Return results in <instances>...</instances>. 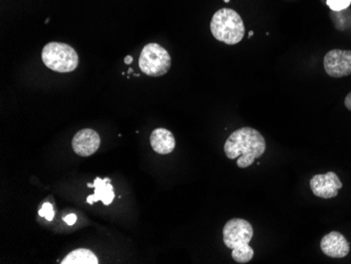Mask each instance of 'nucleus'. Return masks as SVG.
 <instances>
[{"instance_id": "f257e3e1", "label": "nucleus", "mask_w": 351, "mask_h": 264, "mask_svg": "<svg viewBox=\"0 0 351 264\" xmlns=\"http://www.w3.org/2000/svg\"><path fill=\"white\" fill-rule=\"evenodd\" d=\"M266 151V141L262 134L252 128L237 130L228 137L224 145V152L228 159H237V165L241 169L250 167L254 160L263 156Z\"/></svg>"}, {"instance_id": "f03ea898", "label": "nucleus", "mask_w": 351, "mask_h": 264, "mask_svg": "<svg viewBox=\"0 0 351 264\" xmlns=\"http://www.w3.org/2000/svg\"><path fill=\"white\" fill-rule=\"evenodd\" d=\"M254 237V228L247 220L234 218L223 228V242L232 250V257L238 263H247L254 252L250 242Z\"/></svg>"}, {"instance_id": "7ed1b4c3", "label": "nucleus", "mask_w": 351, "mask_h": 264, "mask_svg": "<svg viewBox=\"0 0 351 264\" xmlns=\"http://www.w3.org/2000/svg\"><path fill=\"white\" fill-rule=\"evenodd\" d=\"M210 32L217 40L234 45L243 39L245 27L242 17L234 10L221 9L213 16Z\"/></svg>"}, {"instance_id": "20e7f679", "label": "nucleus", "mask_w": 351, "mask_h": 264, "mask_svg": "<svg viewBox=\"0 0 351 264\" xmlns=\"http://www.w3.org/2000/svg\"><path fill=\"white\" fill-rule=\"evenodd\" d=\"M43 64L57 73H71L76 70L79 57L74 48L63 43H49L41 52Z\"/></svg>"}, {"instance_id": "39448f33", "label": "nucleus", "mask_w": 351, "mask_h": 264, "mask_svg": "<svg viewBox=\"0 0 351 264\" xmlns=\"http://www.w3.org/2000/svg\"><path fill=\"white\" fill-rule=\"evenodd\" d=\"M171 67L169 53L158 43H147L142 49L139 57L141 72L149 77H160L167 74Z\"/></svg>"}, {"instance_id": "423d86ee", "label": "nucleus", "mask_w": 351, "mask_h": 264, "mask_svg": "<svg viewBox=\"0 0 351 264\" xmlns=\"http://www.w3.org/2000/svg\"><path fill=\"white\" fill-rule=\"evenodd\" d=\"M324 69L327 75L333 78L351 75V51H329L324 57Z\"/></svg>"}, {"instance_id": "0eeeda50", "label": "nucleus", "mask_w": 351, "mask_h": 264, "mask_svg": "<svg viewBox=\"0 0 351 264\" xmlns=\"http://www.w3.org/2000/svg\"><path fill=\"white\" fill-rule=\"evenodd\" d=\"M309 184L313 195L323 199L335 198L338 196L339 190L343 188L342 181L335 172L315 175Z\"/></svg>"}, {"instance_id": "6e6552de", "label": "nucleus", "mask_w": 351, "mask_h": 264, "mask_svg": "<svg viewBox=\"0 0 351 264\" xmlns=\"http://www.w3.org/2000/svg\"><path fill=\"white\" fill-rule=\"evenodd\" d=\"M100 136L92 129H84L77 132L72 141L74 153L78 156L88 157L94 155L99 149Z\"/></svg>"}, {"instance_id": "1a4fd4ad", "label": "nucleus", "mask_w": 351, "mask_h": 264, "mask_svg": "<svg viewBox=\"0 0 351 264\" xmlns=\"http://www.w3.org/2000/svg\"><path fill=\"white\" fill-rule=\"evenodd\" d=\"M321 250L325 255L331 258L346 257L350 251V244L339 232H329L321 240Z\"/></svg>"}, {"instance_id": "9d476101", "label": "nucleus", "mask_w": 351, "mask_h": 264, "mask_svg": "<svg viewBox=\"0 0 351 264\" xmlns=\"http://www.w3.org/2000/svg\"><path fill=\"white\" fill-rule=\"evenodd\" d=\"M152 147L156 153L169 155L176 147L175 136L169 130L158 128L152 132L149 137Z\"/></svg>"}, {"instance_id": "9b49d317", "label": "nucleus", "mask_w": 351, "mask_h": 264, "mask_svg": "<svg viewBox=\"0 0 351 264\" xmlns=\"http://www.w3.org/2000/svg\"><path fill=\"white\" fill-rule=\"evenodd\" d=\"M93 189L95 192L86 198L88 204H94L95 202L102 201L104 206H110L113 202L115 193H114L113 185L110 184V178L101 179L97 177L93 183Z\"/></svg>"}, {"instance_id": "f8f14e48", "label": "nucleus", "mask_w": 351, "mask_h": 264, "mask_svg": "<svg viewBox=\"0 0 351 264\" xmlns=\"http://www.w3.org/2000/svg\"><path fill=\"white\" fill-rule=\"evenodd\" d=\"M61 264H98L99 260L94 253L86 248H77L71 252L66 258L60 262Z\"/></svg>"}, {"instance_id": "ddd939ff", "label": "nucleus", "mask_w": 351, "mask_h": 264, "mask_svg": "<svg viewBox=\"0 0 351 264\" xmlns=\"http://www.w3.org/2000/svg\"><path fill=\"white\" fill-rule=\"evenodd\" d=\"M326 3L331 11L341 12L350 7L351 0H327Z\"/></svg>"}, {"instance_id": "4468645a", "label": "nucleus", "mask_w": 351, "mask_h": 264, "mask_svg": "<svg viewBox=\"0 0 351 264\" xmlns=\"http://www.w3.org/2000/svg\"><path fill=\"white\" fill-rule=\"evenodd\" d=\"M39 216L45 217L47 221H52L54 219L55 212L52 204L50 202H45L38 212Z\"/></svg>"}, {"instance_id": "2eb2a0df", "label": "nucleus", "mask_w": 351, "mask_h": 264, "mask_svg": "<svg viewBox=\"0 0 351 264\" xmlns=\"http://www.w3.org/2000/svg\"><path fill=\"white\" fill-rule=\"evenodd\" d=\"M63 220H64L69 226H74L77 221V216L75 214H69L68 216L63 218Z\"/></svg>"}, {"instance_id": "dca6fc26", "label": "nucleus", "mask_w": 351, "mask_h": 264, "mask_svg": "<svg viewBox=\"0 0 351 264\" xmlns=\"http://www.w3.org/2000/svg\"><path fill=\"white\" fill-rule=\"evenodd\" d=\"M345 106L348 108L349 111H351V92L349 93L348 95L345 98Z\"/></svg>"}, {"instance_id": "f3484780", "label": "nucleus", "mask_w": 351, "mask_h": 264, "mask_svg": "<svg viewBox=\"0 0 351 264\" xmlns=\"http://www.w3.org/2000/svg\"><path fill=\"white\" fill-rule=\"evenodd\" d=\"M134 58L132 56H126L125 58H124V64H131L132 62H133Z\"/></svg>"}, {"instance_id": "a211bd4d", "label": "nucleus", "mask_w": 351, "mask_h": 264, "mask_svg": "<svg viewBox=\"0 0 351 264\" xmlns=\"http://www.w3.org/2000/svg\"><path fill=\"white\" fill-rule=\"evenodd\" d=\"M88 187L90 189H93V183H88Z\"/></svg>"}, {"instance_id": "6ab92c4d", "label": "nucleus", "mask_w": 351, "mask_h": 264, "mask_svg": "<svg viewBox=\"0 0 351 264\" xmlns=\"http://www.w3.org/2000/svg\"><path fill=\"white\" fill-rule=\"evenodd\" d=\"M252 35H254V32H252H252L250 33V36H248V37H250H250H252Z\"/></svg>"}, {"instance_id": "aec40b11", "label": "nucleus", "mask_w": 351, "mask_h": 264, "mask_svg": "<svg viewBox=\"0 0 351 264\" xmlns=\"http://www.w3.org/2000/svg\"><path fill=\"white\" fill-rule=\"evenodd\" d=\"M224 3H230V0H224Z\"/></svg>"}]
</instances>
